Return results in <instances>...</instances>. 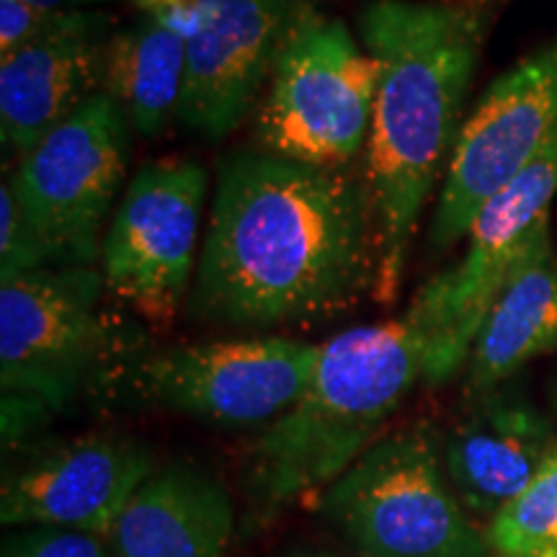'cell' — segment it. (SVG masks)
<instances>
[{
  "label": "cell",
  "mask_w": 557,
  "mask_h": 557,
  "mask_svg": "<svg viewBox=\"0 0 557 557\" xmlns=\"http://www.w3.org/2000/svg\"><path fill=\"white\" fill-rule=\"evenodd\" d=\"M557 351V253L549 220L534 230L500 284L465 364V398L517 380L529 361Z\"/></svg>",
  "instance_id": "cell-17"
},
{
  "label": "cell",
  "mask_w": 557,
  "mask_h": 557,
  "mask_svg": "<svg viewBox=\"0 0 557 557\" xmlns=\"http://www.w3.org/2000/svg\"><path fill=\"white\" fill-rule=\"evenodd\" d=\"M186 39L178 120L207 139L235 132L259 109L278 54L310 0H197Z\"/></svg>",
  "instance_id": "cell-12"
},
{
  "label": "cell",
  "mask_w": 557,
  "mask_h": 557,
  "mask_svg": "<svg viewBox=\"0 0 557 557\" xmlns=\"http://www.w3.org/2000/svg\"><path fill=\"white\" fill-rule=\"evenodd\" d=\"M320 346L287 336L145 346L116 377L109 400L186 416L225 429L269 426L295 406Z\"/></svg>",
  "instance_id": "cell-7"
},
{
  "label": "cell",
  "mask_w": 557,
  "mask_h": 557,
  "mask_svg": "<svg viewBox=\"0 0 557 557\" xmlns=\"http://www.w3.org/2000/svg\"><path fill=\"white\" fill-rule=\"evenodd\" d=\"M52 267L50 253L45 243L26 220L16 194L11 189V181L5 178L0 186V278H11L32 274V271Z\"/></svg>",
  "instance_id": "cell-20"
},
{
  "label": "cell",
  "mask_w": 557,
  "mask_h": 557,
  "mask_svg": "<svg viewBox=\"0 0 557 557\" xmlns=\"http://www.w3.org/2000/svg\"><path fill=\"white\" fill-rule=\"evenodd\" d=\"M357 26L380 65L364 173L380 227L374 302L387 308L400 297L418 220L465 124L487 9L478 0H372Z\"/></svg>",
  "instance_id": "cell-2"
},
{
  "label": "cell",
  "mask_w": 557,
  "mask_h": 557,
  "mask_svg": "<svg viewBox=\"0 0 557 557\" xmlns=\"http://www.w3.org/2000/svg\"><path fill=\"white\" fill-rule=\"evenodd\" d=\"M555 132L557 39L493 81L465 120L431 218V246L444 250L465 238L485 201L504 189Z\"/></svg>",
  "instance_id": "cell-11"
},
{
  "label": "cell",
  "mask_w": 557,
  "mask_h": 557,
  "mask_svg": "<svg viewBox=\"0 0 557 557\" xmlns=\"http://www.w3.org/2000/svg\"><path fill=\"white\" fill-rule=\"evenodd\" d=\"M139 11V16L158 21L160 26L178 34L181 39H189L199 24L197 0H129Z\"/></svg>",
  "instance_id": "cell-23"
},
{
  "label": "cell",
  "mask_w": 557,
  "mask_h": 557,
  "mask_svg": "<svg viewBox=\"0 0 557 557\" xmlns=\"http://www.w3.org/2000/svg\"><path fill=\"white\" fill-rule=\"evenodd\" d=\"M377 83V60L361 50L344 21L310 3L256 109L259 150L318 169H351L367 152Z\"/></svg>",
  "instance_id": "cell-6"
},
{
  "label": "cell",
  "mask_w": 557,
  "mask_h": 557,
  "mask_svg": "<svg viewBox=\"0 0 557 557\" xmlns=\"http://www.w3.org/2000/svg\"><path fill=\"white\" fill-rule=\"evenodd\" d=\"M555 408H557V389H555Z\"/></svg>",
  "instance_id": "cell-26"
},
{
  "label": "cell",
  "mask_w": 557,
  "mask_h": 557,
  "mask_svg": "<svg viewBox=\"0 0 557 557\" xmlns=\"http://www.w3.org/2000/svg\"><path fill=\"white\" fill-rule=\"evenodd\" d=\"M207 171L191 160L143 165L124 189L101 243L107 292L156 333L189 302L197 271Z\"/></svg>",
  "instance_id": "cell-10"
},
{
  "label": "cell",
  "mask_w": 557,
  "mask_h": 557,
  "mask_svg": "<svg viewBox=\"0 0 557 557\" xmlns=\"http://www.w3.org/2000/svg\"><path fill=\"white\" fill-rule=\"evenodd\" d=\"M73 11H47L29 0H0V58L50 37Z\"/></svg>",
  "instance_id": "cell-22"
},
{
  "label": "cell",
  "mask_w": 557,
  "mask_h": 557,
  "mask_svg": "<svg viewBox=\"0 0 557 557\" xmlns=\"http://www.w3.org/2000/svg\"><path fill=\"white\" fill-rule=\"evenodd\" d=\"M557 194V132L553 139L485 201L472 222L468 250L457 267L444 269L406 310L421 354V377L436 387L465 372L472 344L521 248L542 222Z\"/></svg>",
  "instance_id": "cell-8"
},
{
  "label": "cell",
  "mask_w": 557,
  "mask_h": 557,
  "mask_svg": "<svg viewBox=\"0 0 557 557\" xmlns=\"http://www.w3.org/2000/svg\"><path fill=\"white\" fill-rule=\"evenodd\" d=\"M0 557H114L107 537L75 529L24 527L11 529Z\"/></svg>",
  "instance_id": "cell-21"
},
{
  "label": "cell",
  "mask_w": 557,
  "mask_h": 557,
  "mask_svg": "<svg viewBox=\"0 0 557 557\" xmlns=\"http://www.w3.org/2000/svg\"><path fill=\"white\" fill-rule=\"evenodd\" d=\"M354 557H496L451 487L438 431H389L312 500Z\"/></svg>",
  "instance_id": "cell-5"
},
{
  "label": "cell",
  "mask_w": 557,
  "mask_h": 557,
  "mask_svg": "<svg viewBox=\"0 0 557 557\" xmlns=\"http://www.w3.org/2000/svg\"><path fill=\"white\" fill-rule=\"evenodd\" d=\"M442 462L462 506L491 524L557 447V429L517 380L465 398L451 426L438 434Z\"/></svg>",
  "instance_id": "cell-14"
},
{
  "label": "cell",
  "mask_w": 557,
  "mask_h": 557,
  "mask_svg": "<svg viewBox=\"0 0 557 557\" xmlns=\"http://www.w3.org/2000/svg\"><path fill=\"white\" fill-rule=\"evenodd\" d=\"M284 557H344V555L331 553V549H320V547H295Z\"/></svg>",
  "instance_id": "cell-25"
},
{
  "label": "cell",
  "mask_w": 557,
  "mask_h": 557,
  "mask_svg": "<svg viewBox=\"0 0 557 557\" xmlns=\"http://www.w3.org/2000/svg\"><path fill=\"white\" fill-rule=\"evenodd\" d=\"M156 470L152 449L127 436L50 444L3 475L0 521L5 529L54 527L109 537Z\"/></svg>",
  "instance_id": "cell-13"
},
{
  "label": "cell",
  "mask_w": 557,
  "mask_h": 557,
  "mask_svg": "<svg viewBox=\"0 0 557 557\" xmlns=\"http://www.w3.org/2000/svg\"><path fill=\"white\" fill-rule=\"evenodd\" d=\"M418 380L421 354L406 318L357 325L325 341L295 406L263 426L246 451L243 537H256L336 483L385 436Z\"/></svg>",
  "instance_id": "cell-3"
},
{
  "label": "cell",
  "mask_w": 557,
  "mask_h": 557,
  "mask_svg": "<svg viewBox=\"0 0 557 557\" xmlns=\"http://www.w3.org/2000/svg\"><path fill=\"white\" fill-rule=\"evenodd\" d=\"M129 122L107 94L47 132L5 176L52 267H96L129 163Z\"/></svg>",
  "instance_id": "cell-9"
},
{
  "label": "cell",
  "mask_w": 557,
  "mask_h": 557,
  "mask_svg": "<svg viewBox=\"0 0 557 557\" xmlns=\"http://www.w3.org/2000/svg\"><path fill=\"white\" fill-rule=\"evenodd\" d=\"M186 83V41L158 21L139 16L111 32L101 94H107L129 127L158 137L178 116Z\"/></svg>",
  "instance_id": "cell-18"
},
{
  "label": "cell",
  "mask_w": 557,
  "mask_h": 557,
  "mask_svg": "<svg viewBox=\"0 0 557 557\" xmlns=\"http://www.w3.org/2000/svg\"><path fill=\"white\" fill-rule=\"evenodd\" d=\"M29 3L47 11H86L94 9V5L109 3V0H29Z\"/></svg>",
  "instance_id": "cell-24"
},
{
  "label": "cell",
  "mask_w": 557,
  "mask_h": 557,
  "mask_svg": "<svg viewBox=\"0 0 557 557\" xmlns=\"http://www.w3.org/2000/svg\"><path fill=\"white\" fill-rule=\"evenodd\" d=\"M96 267H47L0 284V387L5 449L83 400H109L148 336L101 310Z\"/></svg>",
  "instance_id": "cell-4"
},
{
  "label": "cell",
  "mask_w": 557,
  "mask_h": 557,
  "mask_svg": "<svg viewBox=\"0 0 557 557\" xmlns=\"http://www.w3.org/2000/svg\"><path fill=\"white\" fill-rule=\"evenodd\" d=\"M240 534L225 483L189 462L158 468L109 532L114 557H230Z\"/></svg>",
  "instance_id": "cell-16"
},
{
  "label": "cell",
  "mask_w": 557,
  "mask_h": 557,
  "mask_svg": "<svg viewBox=\"0 0 557 557\" xmlns=\"http://www.w3.org/2000/svg\"><path fill=\"white\" fill-rule=\"evenodd\" d=\"M485 534L496 557H557V447Z\"/></svg>",
  "instance_id": "cell-19"
},
{
  "label": "cell",
  "mask_w": 557,
  "mask_h": 557,
  "mask_svg": "<svg viewBox=\"0 0 557 557\" xmlns=\"http://www.w3.org/2000/svg\"><path fill=\"white\" fill-rule=\"evenodd\" d=\"M114 21L103 11H73L50 37L0 58V135L26 156L47 132L101 94Z\"/></svg>",
  "instance_id": "cell-15"
},
{
  "label": "cell",
  "mask_w": 557,
  "mask_h": 557,
  "mask_svg": "<svg viewBox=\"0 0 557 557\" xmlns=\"http://www.w3.org/2000/svg\"><path fill=\"white\" fill-rule=\"evenodd\" d=\"M380 227L364 169L267 150L220 163L189 318L233 331L325 323L374 299Z\"/></svg>",
  "instance_id": "cell-1"
}]
</instances>
